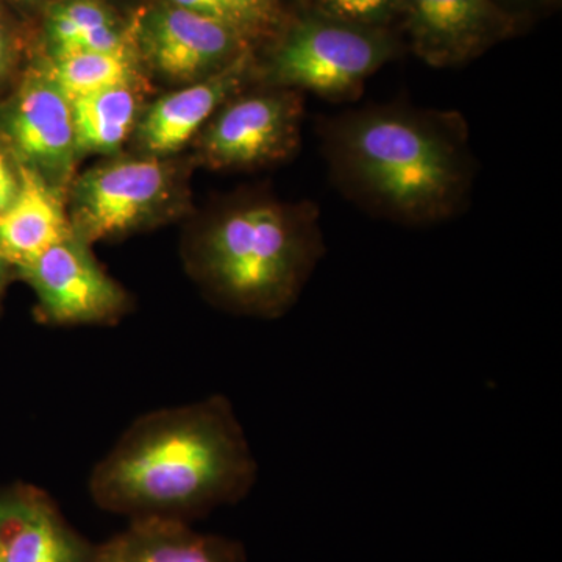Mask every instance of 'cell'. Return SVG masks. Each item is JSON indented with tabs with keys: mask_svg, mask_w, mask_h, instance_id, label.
<instances>
[{
	"mask_svg": "<svg viewBox=\"0 0 562 562\" xmlns=\"http://www.w3.org/2000/svg\"><path fill=\"white\" fill-rule=\"evenodd\" d=\"M316 128L331 183L366 213L430 227L469 209L479 162L460 111L372 103Z\"/></svg>",
	"mask_w": 562,
	"mask_h": 562,
	"instance_id": "cell-1",
	"label": "cell"
},
{
	"mask_svg": "<svg viewBox=\"0 0 562 562\" xmlns=\"http://www.w3.org/2000/svg\"><path fill=\"white\" fill-rule=\"evenodd\" d=\"M258 464L231 401H203L138 417L90 476L105 512L188 522L241 502Z\"/></svg>",
	"mask_w": 562,
	"mask_h": 562,
	"instance_id": "cell-2",
	"label": "cell"
},
{
	"mask_svg": "<svg viewBox=\"0 0 562 562\" xmlns=\"http://www.w3.org/2000/svg\"><path fill=\"white\" fill-rule=\"evenodd\" d=\"M325 251L316 203L249 194L205 217L188 236L183 255L214 306L271 321L291 312Z\"/></svg>",
	"mask_w": 562,
	"mask_h": 562,
	"instance_id": "cell-3",
	"label": "cell"
},
{
	"mask_svg": "<svg viewBox=\"0 0 562 562\" xmlns=\"http://www.w3.org/2000/svg\"><path fill=\"white\" fill-rule=\"evenodd\" d=\"M188 209V172L171 157L114 155L76 176L66 195L70 228L90 246L149 231Z\"/></svg>",
	"mask_w": 562,
	"mask_h": 562,
	"instance_id": "cell-4",
	"label": "cell"
},
{
	"mask_svg": "<svg viewBox=\"0 0 562 562\" xmlns=\"http://www.w3.org/2000/svg\"><path fill=\"white\" fill-rule=\"evenodd\" d=\"M397 54L382 27L327 16L308 18L288 32L271 60L257 70L258 83L313 92L325 101H357L366 80Z\"/></svg>",
	"mask_w": 562,
	"mask_h": 562,
	"instance_id": "cell-5",
	"label": "cell"
},
{
	"mask_svg": "<svg viewBox=\"0 0 562 562\" xmlns=\"http://www.w3.org/2000/svg\"><path fill=\"white\" fill-rule=\"evenodd\" d=\"M216 111L195 136L198 158L214 171H255L290 161L301 150L305 95L257 83Z\"/></svg>",
	"mask_w": 562,
	"mask_h": 562,
	"instance_id": "cell-6",
	"label": "cell"
},
{
	"mask_svg": "<svg viewBox=\"0 0 562 562\" xmlns=\"http://www.w3.org/2000/svg\"><path fill=\"white\" fill-rule=\"evenodd\" d=\"M0 135L24 168L68 195L79 161L72 106L43 61L25 66L0 99Z\"/></svg>",
	"mask_w": 562,
	"mask_h": 562,
	"instance_id": "cell-7",
	"label": "cell"
},
{
	"mask_svg": "<svg viewBox=\"0 0 562 562\" xmlns=\"http://www.w3.org/2000/svg\"><path fill=\"white\" fill-rule=\"evenodd\" d=\"M14 272L35 292L41 324L114 325L131 312L128 292L105 272L90 244L74 233Z\"/></svg>",
	"mask_w": 562,
	"mask_h": 562,
	"instance_id": "cell-8",
	"label": "cell"
},
{
	"mask_svg": "<svg viewBox=\"0 0 562 562\" xmlns=\"http://www.w3.org/2000/svg\"><path fill=\"white\" fill-rule=\"evenodd\" d=\"M243 36L225 22L173 3L151 10L139 32L150 68L181 87L209 79L243 57Z\"/></svg>",
	"mask_w": 562,
	"mask_h": 562,
	"instance_id": "cell-9",
	"label": "cell"
},
{
	"mask_svg": "<svg viewBox=\"0 0 562 562\" xmlns=\"http://www.w3.org/2000/svg\"><path fill=\"white\" fill-rule=\"evenodd\" d=\"M413 50L432 68H457L512 35L516 20L492 0H401Z\"/></svg>",
	"mask_w": 562,
	"mask_h": 562,
	"instance_id": "cell-10",
	"label": "cell"
},
{
	"mask_svg": "<svg viewBox=\"0 0 562 562\" xmlns=\"http://www.w3.org/2000/svg\"><path fill=\"white\" fill-rule=\"evenodd\" d=\"M254 79L257 69L246 52L209 79L183 85L146 105L133 133L138 154L158 158L179 154L228 99L255 85Z\"/></svg>",
	"mask_w": 562,
	"mask_h": 562,
	"instance_id": "cell-11",
	"label": "cell"
},
{
	"mask_svg": "<svg viewBox=\"0 0 562 562\" xmlns=\"http://www.w3.org/2000/svg\"><path fill=\"white\" fill-rule=\"evenodd\" d=\"M95 547L40 487H0V562H94Z\"/></svg>",
	"mask_w": 562,
	"mask_h": 562,
	"instance_id": "cell-12",
	"label": "cell"
},
{
	"mask_svg": "<svg viewBox=\"0 0 562 562\" xmlns=\"http://www.w3.org/2000/svg\"><path fill=\"white\" fill-rule=\"evenodd\" d=\"M241 543L202 535L188 522L165 517L132 519L116 538L95 547L94 562H244Z\"/></svg>",
	"mask_w": 562,
	"mask_h": 562,
	"instance_id": "cell-13",
	"label": "cell"
},
{
	"mask_svg": "<svg viewBox=\"0 0 562 562\" xmlns=\"http://www.w3.org/2000/svg\"><path fill=\"white\" fill-rule=\"evenodd\" d=\"M70 235L66 195L22 166L21 190L0 214V255L18 268Z\"/></svg>",
	"mask_w": 562,
	"mask_h": 562,
	"instance_id": "cell-14",
	"label": "cell"
},
{
	"mask_svg": "<svg viewBox=\"0 0 562 562\" xmlns=\"http://www.w3.org/2000/svg\"><path fill=\"white\" fill-rule=\"evenodd\" d=\"M144 83L117 85L72 99L77 151L114 157L136 131L144 109Z\"/></svg>",
	"mask_w": 562,
	"mask_h": 562,
	"instance_id": "cell-15",
	"label": "cell"
},
{
	"mask_svg": "<svg viewBox=\"0 0 562 562\" xmlns=\"http://www.w3.org/2000/svg\"><path fill=\"white\" fill-rule=\"evenodd\" d=\"M49 55L72 52H114L131 49L116 18L99 0H63L52 7L46 21Z\"/></svg>",
	"mask_w": 562,
	"mask_h": 562,
	"instance_id": "cell-16",
	"label": "cell"
},
{
	"mask_svg": "<svg viewBox=\"0 0 562 562\" xmlns=\"http://www.w3.org/2000/svg\"><path fill=\"white\" fill-rule=\"evenodd\" d=\"M43 65L70 101L117 85L140 81L132 47L114 52H72L46 58Z\"/></svg>",
	"mask_w": 562,
	"mask_h": 562,
	"instance_id": "cell-17",
	"label": "cell"
},
{
	"mask_svg": "<svg viewBox=\"0 0 562 562\" xmlns=\"http://www.w3.org/2000/svg\"><path fill=\"white\" fill-rule=\"evenodd\" d=\"M322 16L366 27H382L394 11L401 10V0H317Z\"/></svg>",
	"mask_w": 562,
	"mask_h": 562,
	"instance_id": "cell-18",
	"label": "cell"
},
{
	"mask_svg": "<svg viewBox=\"0 0 562 562\" xmlns=\"http://www.w3.org/2000/svg\"><path fill=\"white\" fill-rule=\"evenodd\" d=\"M24 44L20 25L0 0V99L14 87L24 70Z\"/></svg>",
	"mask_w": 562,
	"mask_h": 562,
	"instance_id": "cell-19",
	"label": "cell"
},
{
	"mask_svg": "<svg viewBox=\"0 0 562 562\" xmlns=\"http://www.w3.org/2000/svg\"><path fill=\"white\" fill-rule=\"evenodd\" d=\"M231 11L236 27L243 33L258 32L273 21L272 0H222Z\"/></svg>",
	"mask_w": 562,
	"mask_h": 562,
	"instance_id": "cell-20",
	"label": "cell"
},
{
	"mask_svg": "<svg viewBox=\"0 0 562 562\" xmlns=\"http://www.w3.org/2000/svg\"><path fill=\"white\" fill-rule=\"evenodd\" d=\"M22 183V165L0 135V214L16 199Z\"/></svg>",
	"mask_w": 562,
	"mask_h": 562,
	"instance_id": "cell-21",
	"label": "cell"
},
{
	"mask_svg": "<svg viewBox=\"0 0 562 562\" xmlns=\"http://www.w3.org/2000/svg\"><path fill=\"white\" fill-rule=\"evenodd\" d=\"M172 3L173 5L181 7V9L195 11V13H201L203 16L225 22V24L232 25V27L238 31L231 11L227 10L222 0H172Z\"/></svg>",
	"mask_w": 562,
	"mask_h": 562,
	"instance_id": "cell-22",
	"label": "cell"
},
{
	"mask_svg": "<svg viewBox=\"0 0 562 562\" xmlns=\"http://www.w3.org/2000/svg\"><path fill=\"white\" fill-rule=\"evenodd\" d=\"M14 280H16V272H14L13 265L0 255V305H2L3 297H5V292L9 290L11 281Z\"/></svg>",
	"mask_w": 562,
	"mask_h": 562,
	"instance_id": "cell-23",
	"label": "cell"
},
{
	"mask_svg": "<svg viewBox=\"0 0 562 562\" xmlns=\"http://www.w3.org/2000/svg\"><path fill=\"white\" fill-rule=\"evenodd\" d=\"M512 3H517V5H532V3H541L546 2V0H509Z\"/></svg>",
	"mask_w": 562,
	"mask_h": 562,
	"instance_id": "cell-24",
	"label": "cell"
},
{
	"mask_svg": "<svg viewBox=\"0 0 562 562\" xmlns=\"http://www.w3.org/2000/svg\"><path fill=\"white\" fill-rule=\"evenodd\" d=\"M14 2H18V3H32V2H35V0H14Z\"/></svg>",
	"mask_w": 562,
	"mask_h": 562,
	"instance_id": "cell-25",
	"label": "cell"
}]
</instances>
